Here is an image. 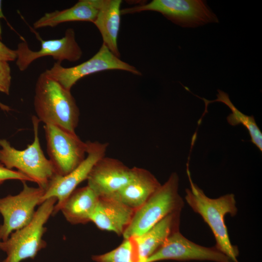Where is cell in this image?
<instances>
[{
    "mask_svg": "<svg viewBox=\"0 0 262 262\" xmlns=\"http://www.w3.org/2000/svg\"><path fill=\"white\" fill-rule=\"evenodd\" d=\"M187 164V174L190 188L185 190V200L196 213L199 214L210 228L215 237V247L233 262H238L237 247L230 240L225 217L227 214L235 216L237 213L236 200L233 194H228L216 198L208 197L192 180Z\"/></svg>",
    "mask_w": 262,
    "mask_h": 262,
    "instance_id": "6da1fadb",
    "label": "cell"
},
{
    "mask_svg": "<svg viewBox=\"0 0 262 262\" xmlns=\"http://www.w3.org/2000/svg\"><path fill=\"white\" fill-rule=\"evenodd\" d=\"M33 105L40 122L75 132L80 116L75 99L70 90L64 87L45 71L37 79Z\"/></svg>",
    "mask_w": 262,
    "mask_h": 262,
    "instance_id": "7a4b0ae2",
    "label": "cell"
},
{
    "mask_svg": "<svg viewBox=\"0 0 262 262\" xmlns=\"http://www.w3.org/2000/svg\"><path fill=\"white\" fill-rule=\"evenodd\" d=\"M32 120L33 140L25 149H17L6 139H0V163L8 169H17L45 190L52 179L58 174L41 148L38 136L40 121L35 115L32 116Z\"/></svg>",
    "mask_w": 262,
    "mask_h": 262,
    "instance_id": "3957f363",
    "label": "cell"
},
{
    "mask_svg": "<svg viewBox=\"0 0 262 262\" xmlns=\"http://www.w3.org/2000/svg\"><path fill=\"white\" fill-rule=\"evenodd\" d=\"M179 178L173 173L168 180L134 211L122 235L130 239L144 233L168 215L180 212L184 202L178 192Z\"/></svg>",
    "mask_w": 262,
    "mask_h": 262,
    "instance_id": "277c9868",
    "label": "cell"
},
{
    "mask_svg": "<svg viewBox=\"0 0 262 262\" xmlns=\"http://www.w3.org/2000/svg\"><path fill=\"white\" fill-rule=\"evenodd\" d=\"M57 202L50 197L42 202L36 210L31 221L22 228L13 232L5 241H0V249L6 257L0 262H21L34 259L47 244L43 236L47 230L45 225L52 215Z\"/></svg>",
    "mask_w": 262,
    "mask_h": 262,
    "instance_id": "5b68a950",
    "label": "cell"
},
{
    "mask_svg": "<svg viewBox=\"0 0 262 262\" xmlns=\"http://www.w3.org/2000/svg\"><path fill=\"white\" fill-rule=\"evenodd\" d=\"M151 11L160 13L176 24L196 27L218 22L216 15L201 0H153L142 5L121 10V15Z\"/></svg>",
    "mask_w": 262,
    "mask_h": 262,
    "instance_id": "8992f818",
    "label": "cell"
},
{
    "mask_svg": "<svg viewBox=\"0 0 262 262\" xmlns=\"http://www.w3.org/2000/svg\"><path fill=\"white\" fill-rule=\"evenodd\" d=\"M49 160L56 173L66 175L78 166L85 159L87 143L75 132L51 124L44 126Z\"/></svg>",
    "mask_w": 262,
    "mask_h": 262,
    "instance_id": "52a82bcc",
    "label": "cell"
},
{
    "mask_svg": "<svg viewBox=\"0 0 262 262\" xmlns=\"http://www.w3.org/2000/svg\"><path fill=\"white\" fill-rule=\"evenodd\" d=\"M115 69L126 71L138 76L142 75L135 67L121 60L103 43L94 56L78 65L65 67L61 63L56 62L50 68L45 71L64 87L70 90L79 80L86 76L104 70Z\"/></svg>",
    "mask_w": 262,
    "mask_h": 262,
    "instance_id": "ba28073f",
    "label": "cell"
},
{
    "mask_svg": "<svg viewBox=\"0 0 262 262\" xmlns=\"http://www.w3.org/2000/svg\"><path fill=\"white\" fill-rule=\"evenodd\" d=\"M26 182L22 181L23 189L17 195L0 198V213L3 219L0 225V241H5L13 232L28 224L36 206L41 203L44 189L29 186Z\"/></svg>",
    "mask_w": 262,
    "mask_h": 262,
    "instance_id": "9c48e42d",
    "label": "cell"
},
{
    "mask_svg": "<svg viewBox=\"0 0 262 262\" xmlns=\"http://www.w3.org/2000/svg\"><path fill=\"white\" fill-rule=\"evenodd\" d=\"M86 143L87 156L82 162L68 174L64 176H55L45 190L41 203L50 197L57 199L52 215H56L60 211L66 200L77 186L87 180L94 164L105 156L108 147L107 143L87 141Z\"/></svg>",
    "mask_w": 262,
    "mask_h": 262,
    "instance_id": "30bf717a",
    "label": "cell"
},
{
    "mask_svg": "<svg viewBox=\"0 0 262 262\" xmlns=\"http://www.w3.org/2000/svg\"><path fill=\"white\" fill-rule=\"evenodd\" d=\"M41 42L37 51L32 50L24 40L18 43L16 53V65L21 71L26 70L29 66L38 58L51 56L57 62L66 60L76 62L81 59L82 52L77 42L73 29H67L65 35L60 39L43 40L37 36Z\"/></svg>",
    "mask_w": 262,
    "mask_h": 262,
    "instance_id": "8fae6325",
    "label": "cell"
},
{
    "mask_svg": "<svg viewBox=\"0 0 262 262\" xmlns=\"http://www.w3.org/2000/svg\"><path fill=\"white\" fill-rule=\"evenodd\" d=\"M168 260L231 262L229 257L215 246L208 247L196 244L185 238L179 230L171 234L146 262Z\"/></svg>",
    "mask_w": 262,
    "mask_h": 262,
    "instance_id": "7c38bea8",
    "label": "cell"
},
{
    "mask_svg": "<svg viewBox=\"0 0 262 262\" xmlns=\"http://www.w3.org/2000/svg\"><path fill=\"white\" fill-rule=\"evenodd\" d=\"M132 168L115 158L105 156L98 160L88 176L87 185L99 197H109L130 181Z\"/></svg>",
    "mask_w": 262,
    "mask_h": 262,
    "instance_id": "4fadbf2b",
    "label": "cell"
},
{
    "mask_svg": "<svg viewBox=\"0 0 262 262\" xmlns=\"http://www.w3.org/2000/svg\"><path fill=\"white\" fill-rule=\"evenodd\" d=\"M134 211L113 197H99L90 222L100 229L121 235L130 223Z\"/></svg>",
    "mask_w": 262,
    "mask_h": 262,
    "instance_id": "5bb4252c",
    "label": "cell"
},
{
    "mask_svg": "<svg viewBox=\"0 0 262 262\" xmlns=\"http://www.w3.org/2000/svg\"><path fill=\"white\" fill-rule=\"evenodd\" d=\"M129 182L120 191L109 196L119 200L134 211L142 206L161 185L156 177L147 169L132 167Z\"/></svg>",
    "mask_w": 262,
    "mask_h": 262,
    "instance_id": "9a60e30c",
    "label": "cell"
},
{
    "mask_svg": "<svg viewBox=\"0 0 262 262\" xmlns=\"http://www.w3.org/2000/svg\"><path fill=\"white\" fill-rule=\"evenodd\" d=\"M180 213L168 215L144 233L131 238L139 262H146L171 234L179 230Z\"/></svg>",
    "mask_w": 262,
    "mask_h": 262,
    "instance_id": "2e32d148",
    "label": "cell"
},
{
    "mask_svg": "<svg viewBox=\"0 0 262 262\" xmlns=\"http://www.w3.org/2000/svg\"><path fill=\"white\" fill-rule=\"evenodd\" d=\"M102 0H80L72 7L62 10L46 13L33 24L35 29L54 27L60 24L73 21L93 23Z\"/></svg>",
    "mask_w": 262,
    "mask_h": 262,
    "instance_id": "e0dca14e",
    "label": "cell"
},
{
    "mask_svg": "<svg viewBox=\"0 0 262 262\" xmlns=\"http://www.w3.org/2000/svg\"><path fill=\"white\" fill-rule=\"evenodd\" d=\"M121 0H102L97 17L93 22L101 33L104 44L118 57L120 52L117 37L120 26Z\"/></svg>",
    "mask_w": 262,
    "mask_h": 262,
    "instance_id": "ac0fdd59",
    "label": "cell"
},
{
    "mask_svg": "<svg viewBox=\"0 0 262 262\" xmlns=\"http://www.w3.org/2000/svg\"><path fill=\"white\" fill-rule=\"evenodd\" d=\"M99 197L88 186L76 189L61 209L66 219L73 225L84 224L90 219Z\"/></svg>",
    "mask_w": 262,
    "mask_h": 262,
    "instance_id": "d6986e66",
    "label": "cell"
},
{
    "mask_svg": "<svg viewBox=\"0 0 262 262\" xmlns=\"http://www.w3.org/2000/svg\"><path fill=\"white\" fill-rule=\"evenodd\" d=\"M218 91L217 98L213 100H208L202 98L205 104V110L201 117L202 118L207 112V107L210 103L217 101L224 103L232 112V113L227 117L228 123L232 126L241 124L245 126L248 131L251 142L262 151V133L255 121L254 116H248L243 114L232 104L227 93L220 90H218Z\"/></svg>",
    "mask_w": 262,
    "mask_h": 262,
    "instance_id": "ffe728a7",
    "label": "cell"
},
{
    "mask_svg": "<svg viewBox=\"0 0 262 262\" xmlns=\"http://www.w3.org/2000/svg\"><path fill=\"white\" fill-rule=\"evenodd\" d=\"M92 259L96 262H139L131 238L124 239L116 248L103 254L93 256Z\"/></svg>",
    "mask_w": 262,
    "mask_h": 262,
    "instance_id": "44dd1931",
    "label": "cell"
},
{
    "mask_svg": "<svg viewBox=\"0 0 262 262\" xmlns=\"http://www.w3.org/2000/svg\"><path fill=\"white\" fill-rule=\"evenodd\" d=\"M11 70L8 62L0 60V92L10 94L11 84Z\"/></svg>",
    "mask_w": 262,
    "mask_h": 262,
    "instance_id": "7402d4cb",
    "label": "cell"
},
{
    "mask_svg": "<svg viewBox=\"0 0 262 262\" xmlns=\"http://www.w3.org/2000/svg\"><path fill=\"white\" fill-rule=\"evenodd\" d=\"M10 180H19L22 181H32L27 176L21 172L6 168L0 163V185L5 181Z\"/></svg>",
    "mask_w": 262,
    "mask_h": 262,
    "instance_id": "603a6c76",
    "label": "cell"
},
{
    "mask_svg": "<svg viewBox=\"0 0 262 262\" xmlns=\"http://www.w3.org/2000/svg\"><path fill=\"white\" fill-rule=\"evenodd\" d=\"M0 60L6 62L16 60V50L8 48L0 40Z\"/></svg>",
    "mask_w": 262,
    "mask_h": 262,
    "instance_id": "cb8c5ba5",
    "label": "cell"
},
{
    "mask_svg": "<svg viewBox=\"0 0 262 262\" xmlns=\"http://www.w3.org/2000/svg\"><path fill=\"white\" fill-rule=\"evenodd\" d=\"M1 18H4V19H6V18L5 16H4L2 9V0H0V19ZM1 35H2V30H1V25L0 23V38L1 37Z\"/></svg>",
    "mask_w": 262,
    "mask_h": 262,
    "instance_id": "d4e9b609",
    "label": "cell"
}]
</instances>
